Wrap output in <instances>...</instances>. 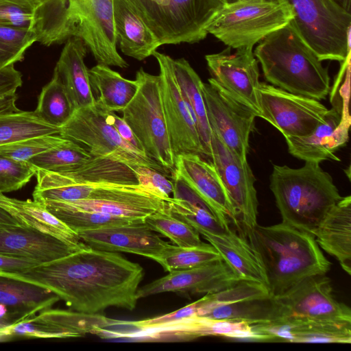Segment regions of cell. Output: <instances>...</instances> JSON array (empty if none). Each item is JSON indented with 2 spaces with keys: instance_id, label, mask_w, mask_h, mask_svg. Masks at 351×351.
<instances>
[{
  "instance_id": "obj_42",
  "label": "cell",
  "mask_w": 351,
  "mask_h": 351,
  "mask_svg": "<svg viewBox=\"0 0 351 351\" xmlns=\"http://www.w3.org/2000/svg\"><path fill=\"white\" fill-rule=\"evenodd\" d=\"M271 295L266 286L253 282L240 280L220 291L205 294L198 300V308L265 298Z\"/></svg>"
},
{
  "instance_id": "obj_20",
  "label": "cell",
  "mask_w": 351,
  "mask_h": 351,
  "mask_svg": "<svg viewBox=\"0 0 351 351\" xmlns=\"http://www.w3.org/2000/svg\"><path fill=\"white\" fill-rule=\"evenodd\" d=\"M76 37L84 41L97 64L128 67L117 51L113 0H88Z\"/></svg>"
},
{
  "instance_id": "obj_43",
  "label": "cell",
  "mask_w": 351,
  "mask_h": 351,
  "mask_svg": "<svg viewBox=\"0 0 351 351\" xmlns=\"http://www.w3.org/2000/svg\"><path fill=\"white\" fill-rule=\"evenodd\" d=\"M65 138L60 134H47L14 141L0 146V154L9 158L28 162L61 143Z\"/></svg>"
},
{
  "instance_id": "obj_40",
  "label": "cell",
  "mask_w": 351,
  "mask_h": 351,
  "mask_svg": "<svg viewBox=\"0 0 351 351\" xmlns=\"http://www.w3.org/2000/svg\"><path fill=\"white\" fill-rule=\"evenodd\" d=\"M144 222L152 230L167 237L178 246L193 247L204 243L196 230L170 213L167 205L165 209L147 216Z\"/></svg>"
},
{
  "instance_id": "obj_22",
  "label": "cell",
  "mask_w": 351,
  "mask_h": 351,
  "mask_svg": "<svg viewBox=\"0 0 351 351\" xmlns=\"http://www.w3.org/2000/svg\"><path fill=\"white\" fill-rule=\"evenodd\" d=\"M173 173L179 176L221 215L241 227L222 180L213 162L195 154H181L176 157Z\"/></svg>"
},
{
  "instance_id": "obj_7",
  "label": "cell",
  "mask_w": 351,
  "mask_h": 351,
  "mask_svg": "<svg viewBox=\"0 0 351 351\" xmlns=\"http://www.w3.org/2000/svg\"><path fill=\"white\" fill-rule=\"evenodd\" d=\"M135 80L138 84L137 92L122 110V118L130 127L145 155L165 171L173 173L176 157L163 110L160 77L141 68Z\"/></svg>"
},
{
  "instance_id": "obj_44",
  "label": "cell",
  "mask_w": 351,
  "mask_h": 351,
  "mask_svg": "<svg viewBox=\"0 0 351 351\" xmlns=\"http://www.w3.org/2000/svg\"><path fill=\"white\" fill-rule=\"evenodd\" d=\"M41 0H0V25L33 29Z\"/></svg>"
},
{
  "instance_id": "obj_27",
  "label": "cell",
  "mask_w": 351,
  "mask_h": 351,
  "mask_svg": "<svg viewBox=\"0 0 351 351\" xmlns=\"http://www.w3.org/2000/svg\"><path fill=\"white\" fill-rule=\"evenodd\" d=\"M113 17L117 43L125 56L141 61L160 46L128 0H113Z\"/></svg>"
},
{
  "instance_id": "obj_39",
  "label": "cell",
  "mask_w": 351,
  "mask_h": 351,
  "mask_svg": "<svg viewBox=\"0 0 351 351\" xmlns=\"http://www.w3.org/2000/svg\"><path fill=\"white\" fill-rule=\"evenodd\" d=\"M92 158L85 147L65 138L59 145L34 156L28 162L36 169L64 172L82 165Z\"/></svg>"
},
{
  "instance_id": "obj_3",
  "label": "cell",
  "mask_w": 351,
  "mask_h": 351,
  "mask_svg": "<svg viewBox=\"0 0 351 351\" xmlns=\"http://www.w3.org/2000/svg\"><path fill=\"white\" fill-rule=\"evenodd\" d=\"M254 54L271 85L318 101L329 94L328 69L290 23L260 41Z\"/></svg>"
},
{
  "instance_id": "obj_49",
  "label": "cell",
  "mask_w": 351,
  "mask_h": 351,
  "mask_svg": "<svg viewBox=\"0 0 351 351\" xmlns=\"http://www.w3.org/2000/svg\"><path fill=\"white\" fill-rule=\"evenodd\" d=\"M108 117L112 125L119 136L131 146L144 153L141 143L125 121L117 115L114 112L108 111Z\"/></svg>"
},
{
  "instance_id": "obj_31",
  "label": "cell",
  "mask_w": 351,
  "mask_h": 351,
  "mask_svg": "<svg viewBox=\"0 0 351 351\" xmlns=\"http://www.w3.org/2000/svg\"><path fill=\"white\" fill-rule=\"evenodd\" d=\"M88 75L96 102L108 111L122 112L138 90L136 80L125 79L107 65L97 64L88 69Z\"/></svg>"
},
{
  "instance_id": "obj_8",
  "label": "cell",
  "mask_w": 351,
  "mask_h": 351,
  "mask_svg": "<svg viewBox=\"0 0 351 351\" xmlns=\"http://www.w3.org/2000/svg\"><path fill=\"white\" fill-rule=\"evenodd\" d=\"M284 1L293 12L290 23L321 61L346 60L350 55V13L331 0Z\"/></svg>"
},
{
  "instance_id": "obj_4",
  "label": "cell",
  "mask_w": 351,
  "mask_h": 351,
  "mask_svg": "<svg viewBox=\"0 0 351 351\" xmlns=\"http://www.w3.org/2000/svg\"><path fill=\"white\" fill-rule=\"evenodd\" d=\"M269 188L282 222L311 234L342 198L331 176L316 162L300 168L274 165Z\"/></svg>"
},
{
  "instance_id": "obj_2",
  "label": "cell",
  "mask_w": 351,
  "mask_h": 351,
  "mask_svg": "<svg viewBox=\"0 0 351 351\" xmlns=\"http://www.w3.org/2000/svg\"><path fill=\"white\" fill-rule=\"evenodd\" d=\"M260 253L272 297L278 296L304 278L326 274L331 263L322 252L315 237L283 222L256 225L244 235Z\"/></svg>"
},
{
  "instance_id": "obj_15",
  "label": "cell",
  "mask_w": 351,
  "mask_h": 351,
  "mask_svg": "<svg viewBox=\"0 0 351 351\" xmlns=\"http://www.w3.org/2000/svg\"><path fill=\"white\" fill-rule=\"evenodd\" d=\"M274 298L279 317L351 323L350 308L335 299L330 280L325 274L306 277Z\"/></svg>"
},
{
  "instance_id": "obj_12",
  "label": "cell",
  "mask_w": 351,
  "mask_h": 351,
  "mask_svg": "<svg viewBox=\"0 0 351 351\" xmlns=\"http://www.w3.org/2000/svg\"><path fill=\"white\" fill-rule=\"evenodd\" d=\"M202 90L212 131L234 153L247 160L256 115L212 77L202 83Z\"/></svg>"
},
{
  "instance_id": "obj_50",
  "label": "cell",
  "mask_w": 351,
  "mask_h": 351,
  "mask_svg": "<svg viewBox=\"0 0 351 351\" xmlns=\"http://www.w3.org/2000/svg\"><path fill=\"white\" fill-rule=\"evenodd\" d=\"M36 265L38 263L30 260L0 254V271L1 272L23 271Z\"/></svg>"
},
{
  "instance_id": "obj_16",
  "label": "cell",
  "mask_w": 351,
  "mask_h": 351,
  "mask_svg": "<svg viewBox=\"0 0 351 351\" xmlns=\"http://www.w3.org/2000/svg\"><path fill=\"white\" fill-rule=\"evenodd\" d=\"M205 56L210 73L221 86L259 117V69L253 46L234 49Z\"/></svg>"
},
{
  "instance_id": "obj_5",
  "label": "cell",
  "mask_w": 351,
  "mask_h": 351,
  "mask_svg": "<svg viewBox=\"0 0 351 351\" xmlns=\"http://www.w3.org/2000/svg\"><path fill=\"white\" fill-rule=\"evenodd\" d=\"M293 18V10L284 0H239L224 4L207 32L232 49L254 47Z\"/></svg>"
},
{
  "instance_id": "obj_26",
  "label": "cell",
  "mask_w": 351,
  "mask_h": 351,
  "mask_svg": "<svg viewBox=\"0 0 351 351\" xmlns=\"http://www.w3.org/2000/svg\"><path fill=\"white\" fill-rule=\"evenodd\" d=\"M326 252L351 274V196L342 198L326 213L312 233Z\"/></svg>"
},
{
  "instance_id": "obj_28",
  "label": "cell",
  "mask_w": 351,
  "mask_h": 351,
  "mask_svg": "<svg viewBox=\"0 0 351 351\" xmlns=\"http://www.w3.org/2000/svg\"><path fill=\"white\" fill-rule=\"evenodd\" d=\"M86 51L87 47L81 38H69L54 69L62 80L75 110L93 105L96 101L84 62Z\"/></svg>"
},
{
  "instance_id": "obj_18",
  "label": "cell",
  "mask_w": 351,
  "mask_h": 351,
  "mask_svg": "<svg viewBox=\"0 0 351 351\" xmlns=\"http://www.w3.org/2000/svg\"><path fill=\"white\" fill-rule=\"evenodd\" d=\"M252 341L261 342L350 343L351 323L300 317H279L252 324Z\"/></svg>"
},
{
  "instance_id": "obj_51",
  "label": "cell",
  "mask_w": 351,
  "mask_h": 351,
  "mask_svg": "<svg viewBox=\"0 0 351 351\" xmlns=\"http://www.w3.org/2000/svg\"><path fill=\"white\" fill-rule=\"evenodd\" d=\"M16 93L0 95V114L20 110L16 105Z\"/></svg>"
},
{
  "instance_id": "obj_30",
  "label": "cell",
  "mask_w": 351,
  "mask_h": 351,
  "mask_svg": "<svg viewBox=\"0 0 351 351\" xmlns=\"http://www.w3.org/2000/svg\"><path fill=\"white\" fill-rule=\"evenodd\" d=\"M59 300L46 288L0 276V304L5 306L15 322L51 308Z\"/></svg>"
},
{
  "instance_id": "obj_25",
  "label": "cell",
  "mask_w": 351,
  "mask_h": 351,
  "mask_svg": "<svg viewBox=\"0 0 351 351\" xmlns=\"http://www.w3.org/2000/svg\"><path fill=\"white\" fill-rule=\"evenodd\" d=\"M202 234L241 280L268 287L267 273L261 256L244 235L241 233L238 234L230 228L219 235Z\"/></svg>"
},
{
  "instance_id": "obj_54",
  "label": "cell",
  "mask_w": 351,
  "mask_h": 351,
  "mask_svg": "<svg viewBox=\"0 0 351 351\" xmlns=\"http://www.w3.org/2000/svg\"><path fill=\"white\" fill-rule=\"evenodd\" d=\"M223 4H230L237 2L239 0H220Z\"/></svg>"
},
{
  "instance_id": "obj_10",
  "label": "cell",
  "mask_w": 351,
  "mask_h": 351,
  "mask_svg": "<svg viewBox=\"0 0 351 351\" xmlns=\"http://www.w3.org/2000/svg\"><path fill=\"white\" fill-rule=\"evenodd\" d=\"M207 336L252 341L254 333L251 325L245 322L213 319L198 315L151 326L140 325L136 321L118 320L112 330V339L121 341H184Z\"/></svg>"
},
{
  "instance_id": "obj_1",
  "label": "cell",
  "mask_w": 351,
  "mask_h": 351,
  "mask_svg": "<svg viewBox=\"0 0 351 351\" xmlns=\"http://www.w3.org/2000/svg\"><path fill=\"white\" fill-rule=\"evenodd\" d=\"M143 267L118 253L86 245L62 258L5 276L46 288L72 310L101 314L116 307L134 310Z\"/></svg>"
},
{
  "instance_id": "obj_35",
  "label": "cell",
  "mask_w": 351,
  "mask_h": 351,
  "mask_svg": "<svg viewBox=\"0 0 351 351\" xmlns=\"http://www.w3.org/2000/svg\"><path fill=\"white\" fill-rule=\"evenodd\" d=\"M74 111L62 80L54 69L51 80L41 90L34 112L43 121L60 128L71 119Z\"/></svg>"
},
{
  "instance_id": "obj_47",
  "label": "cell",
  "mask_w": 351,
  "mask_h": 351,
  "mask_svg": "<svg viewBox=\"0 0 351 351\" xmlns=\"http://www.w3.org/2000/svg\"><path fill=\"white\" fill-rule=\"evenodd\" d=\"M198 307L199 301L197 300L190 304H188L171 313H169L167 314L160 315L158 317L136 322L138 324L143 326L159 325L169 322H172L193 315H197Z\"/></svg>"
},
{
  "instance_id": "obj_9",
  "label": "cell",
  "mask_w": 351,
  "mask_h": 351,
  "mask_svg": "<svg viewBox=\"0 0 351 351\" xmlns=\"http://www.w3.org/2000/svg\"><path fill=\"white\" fill-rule=\"evenodd\" d=\"M59 134L84 145L94 157L114 160L132 169L145 166L165 171L158 163L119 136L110 121L108 111L96 101L93 105L75 110L60 128Z\"/></svg>"
},
{
  "instance_id": "obj_21",
  "label": "cell",
  "mask_w": 351,
  "mask_h": 351,
  "mask_svg": "<svg viewBox=\"0 0 351 351\" xmlns=\"http://www.w3.org/2000/svg\"><path fill=\"white\" fill-rule=\"evenodd\" d=\"M77 234L93 249L132 253L151 259L169 244L144 221L85 230Z\"/></svg>"
},
{
  "instance_id": "obj_38",
  "label": "cell",
  "mask_w": 351,
  "mask_h": 351,
  "mask_svg": "<svg viewBox=\"0 0 351 351\" xmlns=\"http://www.w3.org/2000/svg\"><path fill=\"white\" fill-rule=\"evenodd\" d=\"M152 260L160 264L166 271L186 269L222 260L210 244L193 247H181L169 243Z\"/></svg>"
},
{
  "instance_id": "obj_17",
  "label": "cell",
  "mask_w": 351,
  "mask_h": 351,
  "mask_svg": "<svg viewBox=\"0 0 351 351\" xmlns=\"http://www.w3.org/2000/svg\"><path fill=\"white\" fill-rule=\"evenodd\" d=\"M241 280L223 261L186 269L173 270L137 291L138 299L165 292L183 295L220 291Z\"/></svg>"
},
{
  "instance_id": "obj_41",
  "label": "cell",
  "mask_w": 351,
  "mask_h": 351,
  "mask_svg": "<svg viewBox=\"0 0 351 351\" xmlns=\"http://www.w3.org/2000/svg\"><path fill=\"white\" fill-rule=\"evenodd\" d=\"M35 42L37 36L33 29L0 25V67L21 61L26 50Z\"/></svg>"
},
{
  "instance_id": "obj_34",
  "label": "cell",
  "mask_w": 351,
  "mask_h": 351,
  "mask_svg": "<svg viewBox=\"0 0 351 351\" xmlns=\"http://www.w3.org/2000/svg\"><path fill=\"white\" fill-rule=\"evenodd\" d=\"M34 317L56 328L64 338L79 337L88 333L95 335L98 329L113 321V319L101 314H88L73 310L51 308L43 310Z\"/></svg>"
},
{
  "instance_id": "obj_24",
  "label": "cell",
  "mask_w": 351,
  "mask_h": 351,
  "mask_svg": "<svg viewBox=\"0 0 351 351\" xmlns=\"http://www.w3.org/2000/svg\"><path fill=\"white\" fill-rule=\"evenodd\" d=\"M88 0H45L38 8L33 26L37 42L45 46L76 37Z\"/></svg>"
},
{
  "instance_id": "obj_46",
  "label": "cell",
  "mask_w": 351,
  "mask_h": 351,
  "mask_svg": "<svg viewBox=\"0 0 351 351\" xmlns=\"http://www.w3.org/2000/svg\"><path fill=\"white\" fill-rule=\"evenodd\" d=\"M132 169L138 184L156 196L167 201L173 195V182L167 179L161 171L145 166H138Z\"/></svg>"
},
{
  "instance_id": "obj_32",
  "label": "cell",
  "mask_w": 351,
  "mask_h": 351,
  "mask_svg": "<svg viewBox=\"0 0 351 351\" xmlns=\"http://www.w3.org/2000/svg\"><path fill=\"white\" fill-rule=\"evenodd\" d=\"M172 67L180 92L195 116L205 156L211 161L212 130L202 94L203 82L189 62L184 58H172Z\"/></svg>"
},
{
  "instance_id": "obj_6",
  "label": "cell",
  "mask_w": 351,
  "mask_h": 351,
  "mask_svg": "<svg viewBox=\"0 0 351 351\" xmlns=\"http://www.w3.org/2000/svg\"><path fill=\"white\" fill-rule=\"evenodd\" d=\"M160 45L195 43L224 5L220 0H128Z\"/></svg>"
},
{
  "instance_id": "obj_53",
  "label": "cell",
  "mask_w": 351,
  "mask_h": 351,
  "mask_svg": "<svg viewBox=\"0 0 351 351\" xmlns=\"http://www.w3.org/2000/svg\"><path fill=\"white\" fill-rule=\"evenodd\" d=\"M344 11L351 14V0H331Z\"/></svg>"
},
{
  "instance_id": "obj_14",
  "label": "cell",
  "mask_w": 351,
  "mask_h": 351,
  "mask_svg": "<svg viewBox=\"0 0 351 351\" xmlns=\"http://www.w3.org/2000/svg\"><path fill=\"white\" fill-rule=\"evenodd\" d=\"M211 162L219 175L236 211L243 235L257 223L258 199L255 178L247 162L230 149L212 131Z\"/></svg>"
},
{
  "instance_id": "obj_48",
  "label": "cell",
  "mask_w": 351,
  "mask_h": 351,
  "mask_svg": "<svg viewBox=\"0 0 351 351\" xmlns=\"http://www.w3.org/2000/svg\"><path fill=\"white\" fill-rule=\"evenodd\" d=\"M22 83V74L14 64L0 67V95L15 93Z\"/></svg>"
},
{
  "instance_id": "obj_23",
  "label": "cell",
  "mask_w": 351,
  "mask_h": 351,
  "mask_svg": "<svg viewBox=\"0 0 351 351\" xmlns=\"http://www.w3.org/2000/svg\"><path fill=\"white\" fill-rule=\"evenodd\" d=\"M82 247L71 246L26 226H0V254L3 255L41 264L62 258Z\"/></svg>"
},
{
  "instance_id": "obj_52",
  "label": "cell",
  "mask_w": 351,
  "mask_h": 351,
  "mask_svg": "<svg viewBox=\"0 0 351 351\" xmlns=\"http://www.w3.org/2000/svg\"><path fill=\"white\" fill-rule=\"evenodd\" d=\"M22 226L8 213L0 208V226Z\"/></svg>"
},
{
  "instance_id": "obj_45",
  "label": "cell",
  "mask_w": 351,
  "mask_h": 351,
  "mask_svg": "<svg viewBox=\"0 0 351 351\" xmlns=\"http://www.w3.org/2000/svg\"><path fill=\"white\" fill-rule=\"evenodd\" d=\"M36 171L29 162L15 160L0 154V193L21 189L35 176Z\"/></svg>"
},
{
  "instance_id": "obj_55",
  "label": "cell",
  "mask_w": 351,
  "mask_h": 351,
  "mask_svg": "<svg viewBox=\"0 0 351 351\" xmlns=\"http://www.w3.org/2000/svg\"><path fill=\"white\" fill-rule=\"evenodd\" d=\"M10 326L8 324L0 320V328Z\"/></svg>"
},
{
  "instance_id": "obj_11",
  "label": "cell",
  "mask_w": 351,
  "mask_h": 351,
  "mask_svg": "<svg viewBox=\"0 0 351 351\" xmlns=\"http://www.w3.org/2000/svg\"><path fill=\"white\" fill-rule=\"evenodd\" d=\"M260 118L286 137L310 135L322 123L328 109L319 101L261 82Z\"/></svg>"
},
{
  "instance_id": "obj_29",
  "label": "cell",
  "mask_w": 351,
  "mask_h": 351,
  "mask_svg": "<svg viewBox=\"0 0 351 351\" xmlns=\"http://www.w3.org/2000/svg\"><path fill=\"white\" fill-rule=\"evenodd\" d=\"M0 208L22 226L53 237L75 247L86 245L75 232L51 214L40 202L20 200L0 193Z\"/></svg>"
},
{
  "instance_id": "obj_37",
  "label": "cell",
  "mask_w": 351,
  "mask_h": 351,
  "mask_svg": "<svg viewBox=\"0 0 351 351\" xmlns=\"http://www.w3.org/2000/svg\"><path fill=\"white\" fill-rule=\"evenodd\" d=\"M60 131L38 118L34 111L0 114V146L34 136L59 134Z\"/></svg>"
},
{
  "instance_id": "obj_19",
  "label": "cell",
  "mask_w": 351,
  "mask_h": 351,
  "mask_svg": "<svg viewBox=\"0 0 351 351\" xmlns=\"http://www.w3.org/2000/svg\"><path fill=\"white\" fill-rule=\"evenodd\" d=\"M350 125L347 108L335 105L328 109L324 121L310 135L285 138L289 152L305 162L340 161L335 153L346 145Z\"/></svg>"
},
{
  "instance_id": "obj_36",
  "label": "cell",
  "mask_w": 351,
  "mask_h": 351,
  "mask_svg": "<svg viewBox=\"0 0 351 351\" xmlns=\"http://www.w3.org/2000/svg\"><path fill=\"white\" fill-rule=\"evenodd\" d=\"M41 203L51 214L77 234L85 230L144 221L143 219L70 208L56 201H44Z\"/></svg>"
},
{
  "instance_id": "obj_33",
  "label": "cell",
  "mask_w": 351,
  "mask_h": 351,
  "mask_svg": "<svg viewBox=\"0 0 351 351\" xmlns=\"http://www.w3.org/2000/svg\"><path fill=\"white\" fill-rule=\"evenodd\" d=\"M197 315L213 319L245 322L250 325L266 323L280 317L272 296L197 308Z\"/></svg>"
},
{
  "instance_id": "obj_13",
  "label": "cell",
  "mask_w": 351,
  "mask_h": 351,
  "mask_svg": "<svg viewBox=\"0 0 351 351\" xmlns=\"http://www.w3.org/2000/svg\"><path fill=\"white\" fill-rule=\"evenodd\" d=\"M152 56L159 66L163 110L175 157L181 154H195L206 158L195 116L183 97L175 77L172 58L157 51Z\"/></svg>"
},
{
  "instance_id": "obj_56",
  "label": "cell",
  "mask_w": 351,
  "mask_h": 351,
  "mask_svg": "<svg viewBox=\"0 0 351 351\" xmlns=\"http://www.w3.org/2000/svg\"><path fill=\"white\" fill-rule=\"evenodd\" d=\"M45 1V0H41V1H42V2H43V1Z\"/></svg>"
}]
</instances>
